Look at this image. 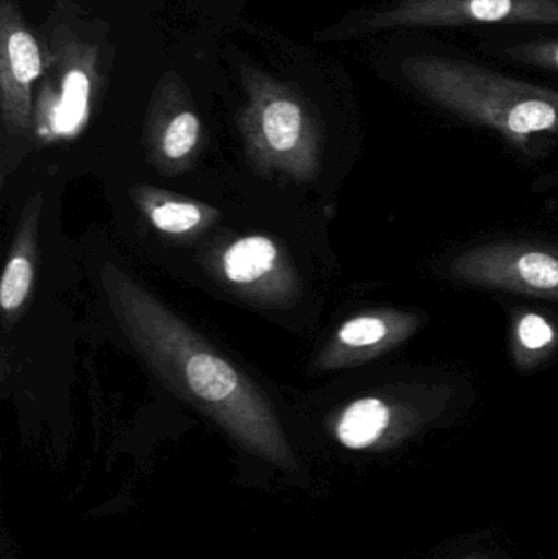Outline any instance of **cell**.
Wrapping results in <instances>:
<instances>
[{
  "mask_svg": "<svg viewBox=\"0 0 558 559\" xmlns=\"http://www.w3.org/2000/svg\"><path fill=\"white\" fill-rule=\"evenodd\" d=\"M517 345L520 348V357L526 358L531 364V357H541L549 350L556 342V331L553 325L536 312H527L521 316L517 322Z\"/></svg>",
  "mask_w": 558,
  "mask_h": 559,
  "instance_id": "cell-11",
  "label": "cell"
},
{
  "mask_svg": "<svg viewBox=\"0 0 558 559\" xmlns=\"http://www.w3.org/2000/svg\"><path fill=\"white\" fill-rule=\"evenodd\" d=\"M419 328L422 319L409 312L380 311L349 319L337 331L333 365L340 367L379 357L408 341Z\"/></svg>",
  "mask_w": 558,
  "mask_h": 559,
  "instance_id": "cell-7",
  "label": "cell"
},
{
  "mask_svg": "<svg viewBox=\"0 0 558 559\" xmlns=\"http://www.w3.org/2000/svg\"><path fill=\"white\" fill-rule=\"evenodd\" d=\"M32 280L33 269L28 259L23 255L10 259L0 285V305L3 311H13L25 301Z\"/></svg>",
  "mask_w": 558,
  "mask_h": 559,
  "instance_id": "cell-12",
  "label": "cell"
},
{
  "mask_svg": "<svg viewBox=\"0 0 558 559\" xmlns=\"http://www.w3.org/2000/svg\"><path fill=\"white\" fill-rule=\"evenodd\" d=\"M97 71L98 51L94 46L71 35L49 39L41 104L56 133H74L84 123Z\"/></svg>",
  "mask_w": 558,
  "mask_h": 559,
  "instance_id": "cell-5",
  "label": "cell"
},
{
  "mask_svg": "<svg viewBox=\"0 0 558 559\" xmlns=\"http://www.w3.org/2000/svg\"><path fill=\"white\" fill-rule=\"evenodd\" d=\"M472 23L558 25V0H399L363 13L327 32L331 38L353 33Z\"/></svg>",
  "mask_w": 558,
  "mask_h": 559,
  "instance_id": "cell-3",
  "label": "cell"
},
{
  "mask_svg": "<svg viewBox=\"0 0 558 559\" xmlns=\"http://www.w3.org/2000/svg\"><path fill=\"white\" fill-rule=\"evenodd\" d=\"M508 58L533 68L558 72V39L520 43L503 49Z\"/></svg>",
  "mask_w": 558,
  "mask_h": 559,
  "instance_id": "cell-14",
  "label": "cell"
},
{
  "mask_svg": "<svg viewBox=\"0 0 558 559\" xmlns=\"http://www.w3.org/2000/svg\"><path fill=\"white\" fill-rule=\"evenodd\" d=\"M151 219L161 231L179 235L195 228L202 222V212L190 203L167 202L151 212Z\"/></svg>",
  "mask_w": 558,
  "mask_h": 559,
  "instance_id": "cell-13",
  "label": "cell"
},
{
  "mask_svg": "<svg viewBox=\"0 0 558 559\" xmlns=\"http://www.w3.org/2000/svg\"><path fill=\"white\" fill-rule=\"evenodd\" d=\"M102 283L115 318L161 381L252 452L292 462L281 423L248 374L120 269L105 264Z\"/></svg>",
  "mask_w": 558,
  "mask_h": 559,
  "instance_id": "cell-1",
  "label": "cell"
},
{
  "mask_svg": "<svg viewBox=\"0 0 558 559\" xmlns=\"http://www.w3.org/2000/svg\"><path fill=\"white\" fill-rule=\"evenodd\" d=\"M406 81L439 107L498 131L517 146L534 134H558V91L527 84L474 62L409 56Z\"/></svg>",
  "mask_w": 558,
  "mask_h": 559,
  "instance_id": "cell-2",
  "label": "cell"
},
{
  "mask_svg": "<svg viewBox=\"0 0 558 559\" xmlns=\"http://www.w3.org/2000/svg\"><path fill=\"white\" fill-rule=\"evenodd\" d=\"M390 407L379 397H363L346 407L336 426V436L347 449L372 447L385 433Z\"/></svg>",
  "mask_w": 558,
  "mask_h": 559,
  "instance_id": "cell-8",
  "label": "cell"
},
{
  "mask_svg": "<svg viewBox=\"0 0 558 559\" xmlns=\"http://www.w3.org/2000/svg\"><path fill=\"white\" fill-rule=\"evenodd\" d=\"M45 72V56L15 3L0 7V98L3 120L13 130L32 121L33 84Z\"/></svg>",
  "mask_w": 558,
  "mask_h": 559,
  "instance_id": "cell-6",
  "label": "cell"
},
{
  "mask_svg": "<svg viewBox=\"0 0 558 559\" xmlns=\"http://www.w3.org/2000/svg\"><path fill=\"white\" fill-rule=\"evenodd\" d=\"M455 278L482 288L503 289L558 301V249L533 242H495L454 259Z\"/></svg>",
  "mask_w": 558,
  "mask_h": 559,
  "instance_id": "cell-4",
  "label": "cell"
},
{
  "mask_svg": "<svg viewBox=\"0 0 558 559\" xmlns=\"http://www.w3.org/2000/svg\"><path fill=\"white\" fill-rule=\"evenodd\" d=\"M200 136V120L193 111H177L163 133V151L169 159H182L195 147Z\"/></svg>",
  "mask_w": 558,
  "mask_h": 559,
  "instance_id": "cell-10",
  "label": "cell"
},
{
  "mask_svg": "<svg viewBox=\"0 0 558 559\" xmlns=\"http://www.w3.org/2000/svg\"><path fill=\"white\" fill-rule=\"evenodd\" d=\"M277 248L262 236L239 239L223 258L226 277L238 285H249L268 275L277 262Z\"/></svg>",
  "mask_w": 558,
  "mask_h": 559,
  "instance_id": "cell-9",
  "label": "cell"
}]
</instances>
